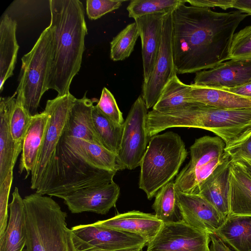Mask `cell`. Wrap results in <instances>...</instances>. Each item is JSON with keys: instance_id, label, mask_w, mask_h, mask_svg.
<instances>
[{"instance_id": "25", "label": "cell", "mask_w": 251, "mask_h": 251, "mask_svg": "<svg viewBox=\"0 0 251 251\" xmlns=\"http://www.w3.org/2000/svg\"><path fill=\"white\" fill-rule=\"evenodd\" d=\"M17 22L7 14L0 23V91L13 75L19 46L16 39Z\"/></svg>"}, {"instance_id": "42", "label": "cell", "mask_w": 251, "mask_h": 251, "mask_svg": "<svg viewBox=\"0 0 251 251\" xmlns=\"http://www.w3.org/2000/svg\"><path fill=\"white\" fill-rule=\"evenodd\" d=\"M210 239V251H234L229 248L215 234H209Z\"/></svg>"}, {"instance_id": "43", "label": "cell", "mask_w": 251, "mask_h": 251, "mask_svg": "<svg viewBox=\"0 0 251 251\" xmlns=\"http://www.w3.org/2000/svg\"><path fill=\"white\" fill-rule=\"evenodd\" d=\"M233 8L251 15V0H235Z\"/></svg>"}, {"instance_id": "29", "label": "cell", "mask_w": 251, "mask_h": 251, "mask_svg": "<svg viewBox=\"0 0 251 251\" xmlns=\"http://www.w3.org/2000/svg\"><path fill=\"white\" fill-rule=\"evenodd\" d=\"M94 130L101 146L117 155L120 150L124 124L115 123L94 105L92 110Z\"/></svg>"}, {"instance_id": "7", "label": "cell", "mask_w": 251, "mask_h": 251, "mask_svg": "<svg viewBox=\"0 0 251 251\" xmlns=\"http://www.w3.org/2000/svg\"><path fill=\"white\" fill-rule=\"evenodd\" d=\"M53 38L54 29L49 25L41 33L31 50L22 58L16 99L22 102L32 116L38 113L41 99L49 90Z\"/></svg>"}, {"instance_id": "21", "label": "cell", "mask_w": 251, "mask_h": 251, "mask_svg": "<svg viewBox=\"0 0 251 251\" xmlns=\"http://www.w3.org/2000/svg\"><path fill=\"white\" fill-rule=\"evenodd\" d=\"M9 218L0 236V251H23L26 242V215L23 199L15 187L8 204Z\"/></svg>"}, {"instance_id": "22", "label": "cell", "mask_w": 251, "mask_h": 251, "mask_svg": "<svg viewBox=\"0 0 251 251\" xmlns=\"http://www.w3.org/2000/svg\"><path fill=\"white\" fill-rule=\"evenodd\" d=\"M231 164V160L227 154L224 161L202 185L198 194L214 207L225 219L229 212V173Z\"/></svg>"}, {"instance_id": "27", "label": "cell", "mask_w": 251, "mask_h": 251, "mask_svg": "<svg viewBox=\"0 0 251 251\" xmlns=\"http://www.w3.org/2000/svg\"><path fill=\"white\" fill-rule=\"evenodd\" d=\"M190 97L195 102L224 109L251 108V100L219 89L191 84Z\"/></svg>"}, {"instance_id": "17", "label": "cell", "mask_w": 251, "mask_h": 251, "mask_svg": "<svg viewBox=\"0 0 251 251\" xmlns=\"http://www.w3.org/2000/svg\"><path fill=\"white\" fill-rule=\"evenodd\" d=\"M164 14H151L135 19L141 40L143 82L149 78L158 56Z\"/></svg>"}, {"instance_id": "28", "label": "cell", "mask_w": 251, "mask_h": 251, "mask_svg": "<svg viewBox=\"0 0 251 251\" xmlns=\"http://www.w3.org/2000/svg\"><path fill=\"white\" fill-rule=\"evenodd\" d=\"M191 85L183 83L177 75L171 79L162 91L152 110L169 113L186 109L196 103L190 97Z\"/></svg>"}, {"instance_id": "40", "label": "cell", "mask_w": 251, "mask_h": 251, "mask_svg": "<svg viewBox=\"0 0 251 251\" xmlns=\"http://www.w3.org/2000/svg\"><path fill=\"white\" fill-rule=\"evenodd\" d=\"M191 6L208 8L219 7L224 10L233 8L235 0H185Z\"/></svg>"}, {"instance_id": "37", "label": "cell", "mask_w": 251, "mask_h": 251, "mask_svg": "<svg viewBox=\"0 0 251 251\" xmlns=\"http://www.w3.org/2000/svg\"><path fill=\"white\" fill-rule=\"evenodd\" d=\"M12 180L13 170H11L0 184V236L4 233L8 224V201Z\"/></svg>"}, {"instance_id": "34", "label": "cell", "mask_w": 251, "mask_h": 251, "mask_svg": "<svg viewBox=\"0 0 251 251\" xmlns=\"http://www.w3.org/2000/svg\"><path fill=\"white\" fill-rule=\"evenodd\" d=\"M251 58V25L234 35L229 51V58Z\"/></svg>"}, {"instance_id": "2", "label": "cell", "mask_w": 251, "mask_h": 251, "mask_svg": "<svg viewBox=\"0 0 251 251\" xmlns=\"http://www.w3.org/2000/svg\"><path fill=\"white\" fill-rule=\"evenodd\" d=\"M124 169L117 155L101 146L63 133L35 192L63 199L79 189L110 183Z\"/></svg>"}, {"instance_id": "35", "label": "cell", "mask_w": 251, "mask_h": 251, "mask_svg": "<svg viewBox=\"0 0 251 251\" xmlns=\"http://www.w3.org/2000/svg\"><path fill=\"white\" fill-rule=\"evenodd\" d=\"M99 110L113 122L123 124V114L120 111L113 94L106 87L101 92L100 99L96 105Z\"/></svg>"}, {"instance_id": "13", "label": "cell", "mask_w": 251, "mask_h": 251, "mask_svg": "<svg viewBox=\"0 0 251 251\" xmlns=\"http://www.w3.org/2000/svg\"><path fill=\"white\" fill-rule=\"evenodd\" d=\"M120 192V187L112 181L79 189L63 199L72 213L90 212L105 215L115 206Z\"/></svg>"}, {"instance_id": "23", "label": "cell", "mask_w": 251, "mask_h": 251, "mask_svg": "<svg viewBox=\"0 0 251 251\" xmlns=\"http://www.w3.org/2000/svg\"><path fill=\"white\" fill-rule=\"evenodd\" d=\"M94 102L95 99H89L85 95L81 99H75L63 133L101 146L93 127Z\"/></svg>"}, {"instance_id": "18", "label": "cell", "mask_w": 251, "mask_h": 251, "mask_svg": "<svg viewBox=\"0 0 251 251\" xmlns=\"http://www.w3.org/2000/svg\"><path fill=\"white\" fill-rule=\"evenodd\" d=\"M96 225L132 233L145 239L148 243L157 234L163 223L155 215L139 211H128L94 223Z\"/></svg>"}, {"instance_id": "16", "label": "cell", "mask_w": 251, "mask_h": 251, "mask_svg": "<svg viewBox=\"0 0 251 251\" xmlns=\"http://www.w3.org/2000/svg\"><path fill=\"white\" fill-rule=\"evenodd\" d=\"M71 229L84 241L107 251L134 248L143 249L148 243L137 235L98 226L95 223L77 225L73 226Z\"/></svg>"}, {"instance_id": "6", "label": "cell", "mask_w": 251, "mask_h": 251, "mask_svg": "<svg viewBox=\"0 0 251 251\" xmlns=\"http://www.w3.org/2000/svg\"><path fill=\"white\" fill-rule=\"evenodd\" d=\"M188 151L181 137L173 131L152 136L140 164L139 187L149 200L177 175Z\"/></svg>"}, {"instance_id": "12", "label": "cell", "mask_w": 251, "mask_h": 251, "mask_svg": "<svg viewBox=\"0 0 251 251\" xmlns=\"http://www.w3.org/2000/svg\"><path fill=\"white\" fill-rule=\"evenodd\" d=\"M209 234L198 230L183 220L163 223L147 245V251H210Z\"/></svg>"}, {"instance_id": "1", "label": "cell", "mask_w": 251, "mask_h": 251, "mask_svg": "<svg viewBox=\"0 0 251 251\" xmlns=\"http://www.w3.org/2000/svg\"><path fill=\"white\" fill-rule=\"evenodd\" d=\"M181 3L172 11V47L177 74L197 73L230 60L235 32L248 16Z\"/></svg>"}, {"instance_id": "44", "label": "cell", "mask_w": 251, "mask_h": 251, "mask_svg": "<svg viewBox=\"0 0 251 251\" xmlns=\"http://www.w3.org/2000/svg\"><path fill=\"white\" fill-rule=\"evenodd\" d=\"M237 160L240 161L243 164L251 176V161L245 158H239Z\"/></svg>"}, {"instance_id": "33", "label": "cell", "mask_w": 251, "mask_h": 251, "mask_svg": "<svg viewBox=\"0 0 251 251\" xmlns=\"http://www.w3.org/2000/svg\"><path fill=\"white\" fill-rule=\"evenodd\" d=\"M31 116L22 102L16 99V104L10 118V127L18 150L22 152L25 137L31 125Z\"/></svg>"}, {"instance_id": "36", "label": "cell", "mask_w": 251, "mask_h": 251, "mask_svg": "<svg viewBox=\"0 0 251 251\" xmlns=\"http://www.w3.org/2000/svg\"><path fill=\"white\" fill-rule=\"evenodd\" d=\"M125 1L120 0H87L86 13L89 19L96 20L119 8Z\"/></svg>"}, {"instance_id": "26", "label": "cell", "mask_w": 251, "mask_h": 251, "mask_svg": "<svg viewBox=\"0 0 251 251\" xmlns=\"http://www.w3.org/2000/svg\"><path fill=\"white\" fill-rule=\"evenodd\" d=\"M214 234L234 251H251V216H228Z\"/></svg>"}, {"instance_id": "19", "label": "cell", "mask_w": 251, "mask_h": 251, "mask_svg": "<svg viewBox=\"0 0 251 251\" xmlns=\"http://www.w3.org/2000/svg\"><path fill=\"white\" fill-rule=\"evenodd\" d=\"M17 92L13 96L0 99V184L13 169L21 152L13 139L10 118L16 102Z\"/></svg>"}, {"instance_id": "15", "label": "cell", "mask_w": 251, "mask_h": 251, "mask_svg": "<svg viewBox=\"0 0 251 251\" xmlns=\"http://www.w3.org/2000/svg\"><path fill=\"white\" fill-rule=\"evenodd\" d=\"M251 80V58L231 59L210 69L196 73L194 84L221 89Z\"/></svg>"}, {"instance_id": "41", "label": "cell", "mask_w": 251, "mask_h": 251, "mask_svg": "<svg viewBox=\"0 0 251 251\" xmlns=\"http://www.w3.org/2000/svg\"><path fill=\"white\" fill-rule=\"evenodd\" d=\"M221 89L251 100V80L237 87Z\"/></svg>"}, {"instance_id": "11", "label": "cell", "mask_w": 251, "mask_h": 251, "mask_svg": "<svg viewBox=\"0 0 251 251\" xmlns=\"http://www.w3.org/2000/svg\"><path fill=\"white\" fill-rule=\"evenodd\" d=\"M172 11L164 15L158 56L149 78L143 84L142 96L148 109L154 106L166 84L177 75L173 53Z\"/></svg>"}, {"instance_id": "5", "label": "cell", "mask_w": 251, "mask_h": 251, "mask_svg": "<svg viewBox=\"0 0 251 251\" xmlns=\"http://www.w3.org/2000/svg\"><path fill=\"white\" fill-rule=\"evenodd\" d=\"M164 124L167 129L191 127L209 130L227 147L251 131V108L224 109L197 103L166 114Z\"/></svg>"}, {"instance_id": "30", "label": "cell", "mask_w": 251, "mask_h": 251, "mask_svg": "<svg viewBox=\"0 0 251 251\" xmlns=\"http://www.w3.org/2000/svg\"><path fill=\"white\" fill-rule=\"evenodd\" d=\"M152 207L155 216L163 223L182 220L173 181L167 183L157 192Z\"/></svg>"}, {"instance_id": "38", "label": "cell", "mask_w": 251, "mask_h": 251, "mask_svg": "<svg viewBox=\"0 0 251 251\" xmlns=\"http://www.w3.org/2000/svg\"><path fill=\"white\" fill-rule=\"evenodd\" d=\"M225 152L232 161L245 158L251 161V131L225 147Z\"/></svg>"}, {"instance_id": "39", "label": "cell", "mask_w": 251, "mask_h": 251, "mask_svg": "<svg viewBox=\"0 0 251 251\" xmlns=\"http://www.w3.org/2000/svg\"><path fill=\"white\" fill-rule=\"evenodd\" d=\"M67 240L69 251H141L140 248H134L115 251H107L99 248L81 239L71 229H67Z\"/></svg>"}, {"instance_id": "4", "label": "cell", "mask_w": 251, "mask_h": 251, "mask_svg": "<svg viewBox=\"0 0 251 251\" xmlns=\"http://www.w3.org/2000/svg\"><path fill=\"white\" fill-rule=\"evenodd\" d=\"M26 228L23 251H69L67 214L51 197L35 192L24 199Z\"/></svg>"}, {"instance_id": "8", "label": "cell", "mask_w": 251, "mask_h": 251, "mask_svg": "<svg viewBox=\"0 0 251 251\" xmlns=\"http://www.w3.org/2000/svg\"><path fill=\"white\" fill-rule=\"evenodd\" d=\"M226 144L218 136H204L195 140L190 148V159L177 175L176 189L198 194L200 189L227 156Z\"/></svg>"}, {"instance_id": "9", "label": "cell", "mask_w": 251, "mask_h": 251, "mask_svg": "<svg viewBox=\"0 0 251 251\" xmlns=\"http://www.w3.org/2000/svg\"><path fill=\"white\" fill-rule=\"evenodd\" d=\"M75 99L69 93L47 101L45 110L49 114V122L37 162L31 173L32 189H39L47 175Z\"/></svg>"}, {"instance_id": "24", "label": "cell", "mask_w": 251, "mask_h": 251, "mask_svg": "<svg viewBox=\"0 0 251 251\" xmlns=\"http://www.w3.org/2000/svg\"><path fill=\"white\" fill-rule=\"evenodd\" d=\"M49 122V115L45 110L32 116L31 125L24 140L19 165V173L26 172L25 177L36 164Z\"/></svg>"}, {"instance_id": "20", "label": "cell", "mask_w": 251, "mask_h": 251, "mask_svg": "<svg viewBox=\"0 0 251 251\" xmlns=\"http://www.w3.org/2000/svg\"><path fill=\"white\" fill-rule=\"evenodd\" d=\"M228 203V216H251V176L238 160L229 169Z\"/></svg>"}, {"instance_id": "14", "label": "cell", "mask_w": 251, "mask_h": 251, "mask_svg": "<svg viewBox=\"0 0 251 251\" xmlns=\"http://www.w3.org/2000/svg\"><path fill=\"white\" fill-rule=\"evenodd\" d=\"M177 205L182 220L191 226L215 233L225 218L200 194H188L176 190Z\"/></svg>"}, {"instance_id": "3", "label": "cell", "mask_w": 251, "mask_h": 251, "mask_svg": "<svg viewBox=\"0 0 251 251\" xmlns=\"http://www.w3.org/2000/svg\"><path fill=\"white\" fill-rule=\"evenodd\" d=\"M49 3L54 38L48 89L63 96L70 93L72 81L81 67L87 33L84 9L78 0H50Z\"/></svg>"}, {"instance_id": "31", "label": "cell", "mask_w": 251, "mask_h": 251, "mask_svg": "<svg viewBox=\"0 0 251 251\" xmlns=\"http://www.w3.org/2000/svg\"><path fill=\"white\" fill-rule=\"evenodd\" d=\"M139 36L136 23L128 25L110 42V58L115 61L128 57L133 51Z\"/></svg>"}, {"instance_id": "32", "label": "cell", "mask_w": 251, "mask_h": 251, "mask_svg": "<svg viewBox=\"0 0 251 251\" xmlns=\"http://www.w3.org/2000/svg\"><path fill=\"white\" fill-rule=\"evenodd\" d=\"M185 0H132L126 9L128 16L134 20L148 15L173 11Z\"/></svg>"}, {"instance_id": "10", "label": "cell", "mask_w": 251, "mask_h": 251, "mask_svg": "<svg viewBox=\"0 0 251 251\" xmlns=\"http://www.w3.org/2000/svg\"><path fill=\"white\" fill-rule=\"evenodd\" d=\"M147 109L142 96H139L124 121L121 144L117 156L125 169L133 170L139 166L147 150L149 140L146 129Z\"/></svg>"}]
</instances>
